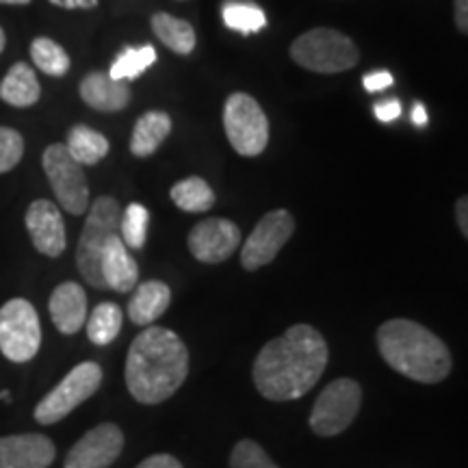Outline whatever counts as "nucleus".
Returning <instances> with one entry per match:
<instances>
[{
  "label": "nucleus",
  "instance_id": "obj_1",
  "mask_svg": "<svg viewBox=\"0 0 468 468\" xmlns=\"http://www.w3.org/2000/svg\"><path fill=\"white\" fill-rule=\"evenodd\" d=\"M327 358L330 351L321 332L297 324L259 351L251 376L265 399L295 401L317 386Z\"/></svg>",
  "mask_w": 468,
  "mask_h": 468
},
{
  "label": "nucleus",
  "instance_id": "obj_2",
  "mask_svg": "<svg viewBox=\"0 0 468 468\" xmlns=\"http://www.w3.org/2000/svg\"><path fill=\"white\" fill-rule=\"evenodd\" d=\"M189 376V351L176 332L150 327L134 338L126 356V388L144 406L169 399Z\"/></svg>",
  "mask_w": 468,
  "mask_h": 468
},
{
  "label": "nucleus",
  "instance_id": "obj_3",
  "mask_svg": "<svg viewBox=\"0 0 468 468\" xmlns=\"http://www.w3.org/2000/svg\"><path fill=\"white\" fill-rule=\"evenodd\" d=\"M378 349L390 368L419 384H438L452 373V351L425 325L390 319L379 325Z\"/></svg>",
  "mask_w": 468,
  "mask_h": 468
},
{
  "label": "nucleus",
  "instance_id": "obj_4",
  "mask_svg": "<svg viewBox=\"0 0 468 468\" xmlns=\"http://www.w3.org/2000/svg\"><path fill=\"white\" fill-rule=\"evenodd\" d=\"M291 58L308 72L341 74L356 68L360 52L345 33L319 27L310 28L291 44Z\"/></svg>",
  "mask_w": 468,
  "mask_h": 468
},
{
  "label": "nucleus",
  "instance_id": "obj_5",
  "mask_svg": "<svg viewBox=\"0 0 468 468\" xmlns=\"http://www.w3.org/2000/svg\"><path fill=\"white\" fill-rule=\"evenodd\" d=\"M120 202L111 196H101L90 207V215H87L83 232H80L79 239V248H76V267H79L85 282L93 289H107L101 273V256L104 243L113 234H120Z\"/></svg>",
  "mask_w": 468,
  "mask_h": 468
},
{
  "label": "nucleus",
  "instance_id": "obj_6",
  "mask_svg": "<svg viewBox=\"0 0 468 468\" xmlns=\"http://www.w3.org/2000/svg\"><path fill=\"white\" fill-rule=\"evenodd\" d=\"M224 131L234 152L241 156H261L269 144V120L250 93L237 91L228 98Z\"/></svg>",
  "mask_w": 468,
  "mask_h": 468
},
{
  "label": "nucleus",
  "instance_id": "obj_7",
  "mask_svg": "<svg viewBox=\"0 0 468 468\" xmlns=\"http://www.w3.org/2000/svg\"><path fill=\"white\" fill-rule=\"evenodd\" d=\"M362 406V388L356 379H335L321 390L310 410V430L317 436L332 438L343 434L358 417Z\"/></svg>",
  "mask_w": 468,
  "mask_h": 468
},
{
  "label": "nucleus",
  "instance_id": "obj_8",
  "mask_svg": "<svg viewBox=\"0 0 468 468\" xmlns=\"http://www.w3.org/2000/svg\"><path fill=\"white\" fill-rule=\"evenodd\" d=\"M42 345V324L31 302L16 297L0 308V354L11 362L33 360Z\"/></svg>",
  "mask_w": 468,
  "mask_h": 468
},
{
  "label": "nucleus",
  "instance_id": "obj_9",
  "mask_svg": "<svg viewBox=\"0 0 468 468\" xmlns=\"http://www.w3.org/2000/svg\"><path fill=\"white\" fill-rule=\"evenodd\" d=\"M102 384V368L96 362H80L58 382L42 401L35 406V420L42 425H55L85 403Z\"/></svg>",
  "mask_w": 468,
  "mask_h": 468
},
{
  "label": "nucleus",
  "instance_id": "obj_10",
  "mask_svg": "<svg viewBox=\"0 0 468 468\" xmlns=\"http://www.w3.org/2000/svg\"><path fill=\"white\" fill-rule=\"evenodd\" d=\"M42 165L58 207L69 215H83L90 208V185L83 165L69 154L66 144H52L44 150Z\"/></svg>",
  "mask_w": 468,
  "mask_h": 468
},
{
  "label": "nucleus",
  "instance_id": "obj_11",
  "mask_svg": "<svg viewBox=\"0 0 468 468\" xmlns=\"http://www.w3.org/2000/svg\"><path fill=\"white\" fill-rule=\"evenodd\" d=\"M295 232V219L286 208L269 210L254 230L248 237V241L241 248V265L248 271L269 265L276 261L280 250L284 248L286 241Z\"/></svg>",
  "mask_w": 468,
  "mask_h": 468
},
{
  "label": "nucleus",
  "instance_id": "obj_12",
  "mask_svg": "<svg viewBox=\"0 0 468 468\" xmlns=\"http://www.w3.org/2000/svg\"><path fill=\"white\" fill-rule=\"evenodd\" d=\"M239 243H241V230L234 221L224 218L200 221L191 228L189 239H186L193 259L207 265H219L230 259Z\"/></svg>",
  "mask_w": 468,
  "mask_h": 468
},
{
  "label": "nucleus",
  "instance_id": "obj_13",
  "mask_svg": "<svg viewBox=\"0 0 468 468\" xmlns=\"http://www.w3.org/2000/svg\"><path fill=\"white\" fill-rule=\"evenodd\" d=\"M124 449V431L115 423H101L69 449L63 468H109Z\"/></svg>",
  "mask_w": 468,
  "mask_h": 468
},
{
  "label": "nucleus",
  "instance_id": "obj_14",
  "mask_svg": "<svg viewBox=\"0 0 468 468\" xmlns=\"http://www.w3.org/2000/svg\"><path fill=\"white\" fill-rule=\"evenodd\" d=\"M28 237L39 254L48 259H58L66 251V221L61 218V208L50 200H35L27 210L25 218Z\"/></svg>",
  "mask_w": 468,
  "mask_h": 468
},
{
  "label": "nucleus",
  "instance_id": "obj_15",
  "mask_svg": "<svg viewBox=\"0 0 468 468\" xmlns=\"http://www.w3.org/2000/svg\"><path fill=\"white\" fill-rule=\"evenodd\" d=\"M55 455V442L44 434L0 438V468H48Z\"/></svg>",
  "mask_w": 468,
  "mask_h": 468
},
{
  "label": "nucleus",
  "instance_id": "obj_16",
  "mask_svg": "<svg viewBox=\"0 0 468 468\" xmlns=\"http://www.w3.org/2000/svg\"><path fill=\"white\" fill-rule=\"evenodd\" d=\"M50 319L61 335H76L83 330L87 321V292L80 284L63 282L52 291L50 302Z\"/></svg>",
  "mask_w": 468,
  "mask_h": 468
},
{
  "label": "nucleus",
  "instance_id": "obj_17",
  "mask_svg": "<svg viewBox=\"0 0 468 468\" xmlns=\"http://www.w3.org/2000/svg\"><path fill=\"white\" fill-rule=\"evenodd\" d=\"M80 98L87 107L101 111V113H115L128 107L131 102V87L126 80L111 79L109 72H91L80 80Z\"/></svg>",
  "mask_w": 468,
  "mask_h": 468
},
{
  "label": "nucleus",
  "instance_id": "obj_18",
  "mask_svg": "<svg viewBox=\"0 0 468 468\" xmlns=\"http://www.w3.org/2000/svg\"><path fill=\"white\" fill-rule=\"evenodd\" d=\"M101 273L107 289L117 292H131L139 282V267L131 254L120 234H113L107 243H104L101 256Z\"/></svg>",
  "mask_w": 468,
  "mask_h": 468
},
{
  "label": "nucleus",
  "instance_id": "obj_19",
  "mask_svg": "<svg viewBox=\"0 0 468 468\" xmlns=\"http://www.w3.org/2000/svg\"><path fill=\"white\" fill-rule=\"evenodd\" d=\"M172 302V291L161 280H148L134 286V292L128 302V317L134 325L148 327L161 317Z\"/></svg>",
  "mask_w": 468,
  "mask_h": 468
},
{
  "label": "nucleus",
  "instance_id": "obj_20",
  "mask_svg": "<svg viewBox=\"0 0 468 468\" xmlns=\"http://www.w3.org/2000/svg\"><path fill=\"white\" fill-rule=\"evenodd\" d=\"M39 98H42V87H39L35 69L27 63H14L0 80V101L11 107L27 109L39 102Z\"/></svg>",
  "mask_w": 468,
  "mask_h": 468
},
{
  "label": "nucleus",
  "instance_id": "obj_21",
  "mask_svg": "<svg viewBox=\"0 0 468 468\" xmlns=\"http://www.w3.org/2000/svg\"><path fill=\"white\" fill-rule=\"evenodd\" d=\"M172 133V117L163 111H148L137 120L131 134V152L139 159L152 156Z\"/></svg>",
  "mask_w": 468,
  "mask_h": 468
},
{
  "label": "nucleus",
  "instance_id": "obj_22",
  "mask_svg": "<svg viewBox=\"0 0 468 468\" xmlns=\"http://www.w3.org/2000/svg\"><path fill=\"white\" fill-rule=\"evenodd\" d=\"M66 148L79 165H98L109 154V139L96 128L76 124L69 128Z\"/></svg>",
  "mask_w": 468,
  "mask_h": 468
},
{
  "label": "nucleus",
  "instance_id": "obj_23",
  "mask_svg": "<svg viewBox=\"0 0 468 468\" xmlns=\"http://www.w3.org/2000/svg\"><path fill=\"white\" fill-rule=\"evenodd\" d=\"M150 25L152 33H154L169 50H174L176 55H189V52L196 48V31H193V27L186 20H180V17H174L169 14H154Z\"/></svg>",
  "mask_w": 468,
  "mask_h": 468
},
{
  "label": "nucleus",
  "instance_id": "obj_24",
  "mask_svg": "<svg viewBox=\"0 0 468 468\" xmlns=\"http://www.w3.org/2000/svg\"><path fill=\"white\" fill-rule=\"evenodd\" d=\"M122 324H124V313H122V308L113 302H102L98 303V306L91 310L90 317H87L85 330L93 345L104 347V345H111L117 336H120Z\"/></svg>",
  "mask_w": 468,
  "mask_h": 468
},
{
  "label": "nucleus",
  "instance_id": "obj_25",
  "mask_svg": "<svg viewBox=\"0 0 468 468\" xmlns=\"http://www.w3.org/2000/svg\"><path fill=\"white\" fill-rule=\"evenodd\" d=\"M169 197L185 213H207L215 204V191L200 176H189L176 183L169 191Z\"/></svg>",
  "mask_w": 468,
  "mask_h": 468
},
{
  "label": "nucleus",
  "instance_id": "obj_26",
  "mask_svg": "<svg viewBox=\"0 0 468 468\" xmlns=\"http://www.w3.org/2000/svg\"><path fill=\"white\" fill-rule=\"evenodd\" d=\"M221 17L224 25L232 31H239L241 35L259 33L267 27V16L256 3H248V0H226L221 7Z\"/></svg>",
  "mask_w": 468,
  "mask_h": 468
},
{
  "label": "nucleus",
  "instance_id": "obj_27",
  "mask_svg": "<svg viewBox=\"0 0 468 468\" xmlns=\"http://www.w3.org/2000/svg\"><path fill=\"white\" fill-rule=\"evenodd\" d=\"M31 58H33L35 68L42 69L44 74L55 76V79L66 76L69 72V68H72V61H69V55L66 52V48L50 37H35L33 39Z\"/></svg>",
  "mask_w": 468,
  "mask_h": 468
},
{
  "label": "nucleus",
  "instance_id": "obj_28",
  "mask_svg": "<svg viewBox=\"0 0 468 468\" xmlns=\"http://www.w3.org/2000/svg\"><path fill=\"white\" fill-rule=\"evenodd\" d=\"M154 61H156L154 46L145 44V46H139V48L128 46V48L122 50L115 61L111 63L109 76L115 80L139 79V76H142Z\"/></svg>",
  "mask_w": 468,
  "mask_h": 468
},
{
  "label": "nucleus",
  "instance_id": "obj_29",
  "mask_svg": "<svg viewBox=\"0 0 468 468\" xmlns=\"http://www.w3.org/2000/svg\"><path fill=\"white\" fill-rule=\"evenodd\" d=\"M148 224H150V210L144 204L133 202L122 210L120 218V239L124 241L126 248L142 250L148 237Z\"/></svg>",
  "mask_w": 468,
  "mask_h": 468
},
{
  "label": "nucleus",
  "instance_id": "obj_30",
  "mask_svg": "<svg viewBox=\"0 0 468 468\" xmlns=\"http://www.w3.org/2000/svg\"><path fill=\"white\" fill-rule=\"evenodd\" d=\"M230 468H278L256 441H241L230 453Z\"/></svg>",
  "mask_w": 468,
  "mask_h": 468
},
{
  "label": "nucleus",
  "instance_id": "obj_31",
  "mask_svg": "<svg viewBox=\"0 0 468 468\" xmlns=\"http://www.w3.org/2000/svg\"><path fill=\"white\" fill-rule=\"evenodd\" d=\"M25 156V139L14 128L0 126V174H7Z\"/></svg>",
  "mask_w": 468,
  "mask_h": 468
},
{
  "label": "nucleus",
  "instance_id": "obj_32",
  "mask_svg": "<svg viewBox=\"0 0 468 468\" xmlns=\"http://www.w3.org/2000/svg\"><path fill=\"white\" fill-rule=\"evenodd\" d=\"M393 83H395V76L390 72H386V69H379V72H371V74H367L365 79H362V85H365V90L368 93H378V91L388 90V87H393Z\"/></svg>",
  "mask_w": 468,
  "mask_h": 468
},
{
  "label": "nucleus",
  "instance_id": "obj_33",
  "mask_svg": "<svg viewBox=\"0 0 468 468\" xmlns=\"http://www.w3.org/2000/svg\"><path fill=\"white\" fill-rule=\"evenodd\" d=\"M373 113H376V117L382 122V124H390V122H395L397 117L401 115V102L395 101V98H390V101H382L373 107Z\"/></svg>",
  "mask_w": 468,
  "mask_h": 468
},
{
  "label": "nucleus",
  "instance_id": "obj_34",
  "mask_svg": "<svg viewBox=\"0 0 468 468\" xmlns=\"http://www.w3.org/2000/svg\"><path fill=\"white\" fill-rule=\"evenodd\" d=\"M137 468H183V464H180L178 458H174V455L156 453L145 458Z\"/></svg>",
  "mask_w": 468,
  "mask_h": 468
},
{
  "label": "nucleus",
  "instance_id": "obj_35",
  "mask_svg": "<svg viewBox=\"0 0 468 468\" xmlns=\"http://www.w3.org/2000/svg\"><path fill=\"white\" fill-rule=\"evenodd\" d=\"M453 16L455 27L460 33H468V0H453Z\"/></svg>",
  "mask_w": 468,
  "mask_h": 468
},
{
  "label": "nucleus",
  "instance_id": "obj_36",
  "mask_svg": "<svg viewBox=\"0 0 468 468\" xmlns=\"http://www.w3.org/2000/svg\"><path fill=\"white\" fill-rule=\"evenodd\" d=\"M455 219H458L460 232L468 237V197L462 196L458 202H455Z\"/></svg>",
  "mask_w": 468,
  "mask_h": 468
},
{
  "label": "nucleus",
  "instance_id": "obj_37",
  "mask_svg": "<svg viewBox=\"0 0 468 468\" xmlns=\"http://www.w3.org/2000/svg\"><path fill=\"white\" fill-rule=\"evenodd\" d=\"M50 3L61 9H96L101 0H50Z\"/></svg>",
  "mask_w": 468,
  "mask_h": 468
},
{
  "label": "nucleus",
  "instance_id": "obj_38",
  "mask_svg": "<svg viewBox=\"0 0 468 468\" xmlns=\"http://www.w3.org/2000/svg\"><path fill=\"white\" fill-rule=\"evenodd\" d=\"M412 122H414V126H419V128L427 126V109H425L423 102L414 104V109H412Z\"/></svg>",
  "mask_w": 468,
  "mask_h": 468
},
{
  "label": "nucleus",
  "instance_id": "obj_39",
  "mask_svg": "<svg viewBox=\"0 0 468 468\" xmlns=\"http://www.w3.org/2000/svg\"><path fill=\"white\" fill-rule=\"evenodd\" d=\"M0 5H16V7H22V5H31V0H0Z\"/></svg>",
  "mask_w": 468,
  "mask_h": 468
},
{
  "label": "nucleus",
  "instance_id": "obj_40",
  "mask_svg": "<svg viewBox=\"0 0 468 468\" xmlns=\"http://www.w3.org/2000/svg\"><path fill=\"white\" fill-rule=\"evenodd\" d=\"M5 46H7V35H5L3 28H0V55H3Z\"/></svg>",
  "mask_w": 468,
  "mask_h": 468
},
{
  "label": "nucleus",
  "instance_id": "obj_41",
  "mask_svg": "<svg viewBox=\"0 0 468 468\" xmlns=\"http://www.w3.org/2000/svg\"><path fill=\"white\" fill-rule=\"evenodd\" d=\"M0 399H3V401H11V395L7 393V390H3V393H0Z\"/></svg>",
  "mask_w": 468,
  "mask_h": 468
}]
</instances>
